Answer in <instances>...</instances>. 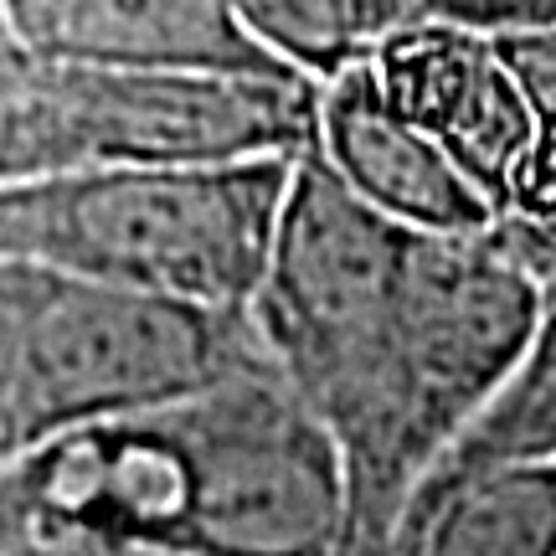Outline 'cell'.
Segmentation results:
<instances>
[{
    "instance_id": "1",
    "label": "cell",
    "mask_w": 556,
    "mask_h": 556,
    "mask_svg": "<svg viewBox=\"0 0 556 556\" xmlns=\"http://www.w3.org/2000/svg\"><path fill=\"white\" fill-rule=\"evenodd\" d=\"M294 160L83 170L0 186V263L248 315L268 274Z\"/></svg>"
},
{
    "instance_id": "16",
    "label": "cell",
    "mask_w": 556,
    "mask_h": 556,
    "mask_svg": "<svg viewBox=\"0 0 556 556\" xmlns=\"http://www.w3.org/2000/svg\"><path fill=\"white\" fill-rule=\"evenodd\" d=\"M0 556H26V546L16 541V531H11L5 520H0Z\"/></svg>"
},
{
    "instance_id": "10",
    "label": "cell",
    "mask_w": 556,
    "mask_h": 556,
    "mask_svg": "<svg viewBox=\"0 0 556 556\" xmlns=\"http://www.w3.org/2000/svg\"><path fill=\"white\" fill-rule=\"evenodd\" d=\"M417 21L464 26L490 41L536 37V31H556V0H422Z\"/></svg>"
},
{
    "instance_id": "8",
    "label": "cell",
    "mask_w": 556,
    "mask_h": 556,
    "mask_svg": "<svg viewBox=\"0 0 556 556\" xmlns=\"http://www.w3.org/2000/svg\"><path fill=\"white\" fill-rule=\"evenodd\" d=\"M516 469H556V294L531 351L500 381L495 397L469 417V428L443 448L413 500L448 495L475 479L516 475Z\"/></svg>"
},
{
    "instance_id": "13",
    "label": "cell",
    "mask_w": 556,
    "mask_h": 556,
    "mask_svg": "<svg viewBox=\"0 0 556 556\" xmlns=\"http://www.w3.org/2000/svg\"><path fill=\"white\" fill-rule=\"evenodd\" d=\"M37 67V58L26 52V41H21V31H16V21H11V5L0 0V103L11 99L21 88V78Z\"/></svg>"
},
{
    "instance_id": "5",
    "label": "cell",
    "mask_w": 556,
    "mask_h": 556,
    "mask_svg": "<svg viewBox=\"0 0 556 556\" xmlns=\"http://www.w3.org/2000/svg\"><path fill=\"white\" fill-rule=\"evenodd\" d=\"M371 73L387 103L475 180L500 222L536 129L495 41L443 21H413L371 47Z\"/></svg>"
},
{
    "instance_id": "4",
    "label": "cell",
    "mask_w": 556,
    "mask_h": 556,
    "mask_svg": "<svg viewBox=\"0 0 556 556\" xmlns=\"http://www.w3.org/2000/svg\"><path fill=\"white\" fill-rule=\"evenodd\" d=\"M186 458L180 556H340L351 484L330 428L258 351L165 402Z\"/></svg>"
},
{
    "instance_id": "11",
    "label": "cell",
    "mask_w": 556,
    "mask_h": 556,
    "mask_svg": "<svg viewBox=\"0 0 556 556\" xmlns=\"http://www.w3.org/2000/svg\"><path fill=\"white\" fill-rule=\"evenodd\" d=\"M510 78H516L520 99L531 109V129L536 135H556V31H536V37H505L495 41Z\"/></svg>"
},
{
    "instance_id": "6",
    "label": "cell",
    "mask_w": 556,
    "mask_h": 556,
    "mask_svg": "<svg viewBox=\"0 0 556 556\" xmlns=\"http://www.w3.org/2000/svg\"><path fill=\"white\" fill-rule=\"evenodd\" d=\"M371 212L413 232H490L495 206L475 191V180L438 150L417 124H407L377 88L371 58L319 83L315 144H309Z\"/></svg>"
},
{
    "instance_id": "2",
    "label": "cell",
    "mask_w": 556,
    "mask_h": 556,
    "mask_svg": "<svg viewBox=\"0 0 556 556\" xmlns=\"http://www.w3.org/2000/svg\"><path fill=\"white\" fill-rule=\"evenodd\" d=\"M253 351V315L0 263V475L52 438L191 397Z\"/></svg>"
},
{
    "instance_id": "15",
    "label": "cell",
    "mask_w": 556,
    "mask_h": 556,
    "mask_svg": "<svg viewBox=\"0 0 556 556\" xmlns=\"http://www.w3.org/2000/svg\"><path fill=\"white\" fill-rule=\"evenodd\" d=\"M531 268H536V278H541V283H546V289L556 294V248H552V253H541V258L531 263Z\"/></svg>"
},
{
    "instance_id": "14",
    "label": "cell",
    "mask_w": 556,
    "mask_h": 556,
    "mask_svg": "<svg viewBox=\"0 0 556 556\" xmlns=\"http://www.w3.org/2000/svg\"><path fill=\"white\" fill-rule=\"evenodd\" d=\"M351 5H356L366 41L377 47L381 37H392V31H402V26H413V21H417V5H422V0H351Z\"/></svg>"
},
{
    "instance_id": "3",
    "label": "cell",
    "mask_w": 556,
    "mask_h": 556,
    "mask_svg": "<svg viewBox=\"0 0 556 556\" xmlns=\"http://www.w3.org/2000/svg\"><path fill=\"white\" fill-rule=\"evenodd\" d=\"M319 83L180 67L37 62L0 103V186L83 170H180L299 160Z\"/></svg>"
},
{
    "instance_id": "9",
    "label": "cell",
    "mask_w": 556,
    "mask_h": 556,
    "mask_svg": "<svg viewBox=\"0 0 556 556\" xmlns=\"http://www.w3.org/2000/svg\"><path fill=\"white\" fill-rule=\"evenodd\" d=\"M232 11L278 67L309 83H330L371 58L351 0H232Z\"/></svg>"
},
{
    "instance_id": "12",
    "label": "cell",
    "mask_w": 556,
    "mask_h": 556,
    "mask_svg": "<svg viewBox=\"0 0 556 556\" xmlns=\"http://www.w3.org/2000/svg\"><path fill=\"white\" fill-rule=\"evenodd\" d=\"M5 526L16 531L26 556H180V552H144V546H103V541H83V536H41V531H21L16 520H5Z\"/></svg>"
},
{
    "instance_id": "7",
    "label": "cell",
    "mask_w": 556,
    "mask_h": 556,
    "mask_svg": "<svg viewBox=\"0 0 556 556\" xmlns=\"http://www.w3.org/2000/svg\"><path fill=\"white\" fill-rule=\"evenodd\" d=\"M5 5L37 62L299 78L242 31L232 0H5Z\"/></svg>"
}]
</instances>
